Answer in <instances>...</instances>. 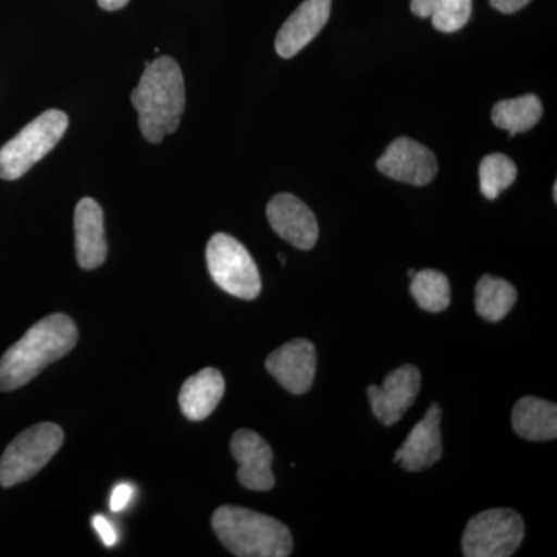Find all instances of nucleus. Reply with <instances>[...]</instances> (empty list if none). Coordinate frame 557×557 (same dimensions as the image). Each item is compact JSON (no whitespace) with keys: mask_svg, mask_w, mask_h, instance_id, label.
Instances as JSON below:
<instances>
[{"mask_svg":"<svg viewBox=\"0 0 557 557\" xmlns=\"http://www.w3.org/2000/svg\"><path fill=\"white\" fill-rule=\"evenodd\" d=\"M317 347L309 339H293L267 358L265 368L289 394L310 391L317 376Z\"/></svg>","mask_w":557,"mask_h":557,"instance_id":"10","label":"nucleus"},{"mask_svg":"<svg viewBox=\"0 0 557 557\" xmlns=\"http://www.w3.org/2000/svg\"><path fill=\"white\" fill-rule=\"evenodd\" d=\"M132 496H134L132 486L127 485V483H120V485L115 486V490H113L112 497H110V509H112L113 512L123 511V509L129 505Z\"/></svg>","mask_w":557,"mask_h":557,"instance_id":"23","label":"nucleus"},{"mask_svg":"<svg viewBox=\"0 0 557 557\" xmlns=\"http://www.w3.org/2000/svg\"><path fill=\"white\" fill-rule=\"evenodd\" d=\"M472 0H442L432 14V25L442 33H456L468 24Z\"/></svg>","mask_w":557,"mask_h":557,"instance_id":"22","label":"nucleus"},{"mask_svg":"<svg viewBox=\"0 0 557 557\" xmlns=\"http://www.w3.org/2000/svg\"><path fill=\"white\" fill-rule=\"evenodd\" d=\"M376 168L387 177L413 186L429 185L438 172L434 153L416 139L406 137L388 145L386 152L376 161Z\"/></svg>","mask_w":557,"mask_h":557,"instance_id":"8","label":"nucleus"},{"mask_svg":"<svg viewBox=\"0 0 557 557\" xmlns=\"http://www.w3.org/2000/svg\"><path fill=\"white\" fill-rule=\"evenodd\" d=\"M416 273H417V271H416V270L410 269V270L408 271V276H409L410 278H412L413 276H416Z\"/></svg>","mask_w":557,"mask_h":557,"instance_id":"29","label":"nucleus"},{"mask_svg":"<svg viewBox=\"0 0 557 557\" xmlns=\"http://www.w3.org/2000/svg\"><path fill=\"white\" fill-rule=\"evenodd\" d=\"M129 0H98V5L106 11H116L124 9Z\"/></svg>","mask_w":557,"mask_h":557,"instance_id":"27","label":"nucleus"},{"mask_svg":"<svg viewBox=\"0 0 557 557\" xmlns=\"http://www.w3.org/2000/svg\"><path fill=\"white\" fill-rule=\"evenodd\" d=\"M225 394V380L218 369L207 368L189 376L180 391V409L190 421L211 416Z\"/></svg>","mask_w":557,"mask_h":557,"instance_id":"16","label":"nucleus"},{"mask_svg":"<svg viewBox=\"0 0 557 557\" xmlns=\"http://www.w3.org/2000/svg\"><path fill=\"white\" fill-rule=\"evenodd\" d=\"M78 329L67 314L40 319L0 358V391H16L47 366L64 358L78 343Z\"/></svg>","mask_w":557,"mask_h":557,"instance_id":"1","label":"nucleus"},{"mask_svg":"<svg viewBox=\"0 0 557 557\" xmlns=\"http://www.w3.org/2000/svg\"><path fill=\"white\" fill-rule=\"evenodd\" d=\"M91 523H94L95 530L100 534L101 541L104 542L106 547H113V545L116 544V541H119L116 531L113 530L112 523H110L104 516H95Z\"/></svg>","mask_w":557,"mask_h":557,"instance_id":"24","label":"nucleus"},{"mask_svg":"<svg viewBox=\"0 0 557 557\" xmlns=\"http://www.w3.org/2000/svg\"><path fill=\"white\" fill-rule=\"evenodd\" d=\"M278 260H281L282 267H285V263H287V258H285L284 255H277Z\"/></svg>","mask_w":557,"mask_h":557,"instance_id":"28","label":"nucleus"},{"mask_svg":"<svg viewBox=\"0 0 557 557\" xmlns=\"http://www.w3.org/2000/svg\"><path fill=\"white\" fill-rule=\"evenodd\" d=\"M442 0H410V10L418 17H431Z\"/></svg>","mask_w":557,"mask_h":557,"instance_id":"25","label":"nucleus"},{"mask_svg":"<svg viewBox=\"0 0 557 557\" xmlns=\"http://www.w3.org/2000/svg\"><path fill=\"white\" fill-rule=\"evenodd\" d=\"M531 0H490L491 7L500 13L512 14L522 10Z\"/></svg>","mask_w":557,"mask_h":557,"instance_id":"26","label":"nucleus"},{"mask_svg":"<svg viewBox=\"0 0 557 557\" xmlns=\"http://www.w3.org/2000/svg\"><path fill=\"white\" fill-rule=\"evenodd\" d=\"M442 408L432 403L424 413L423 420L410 431L408 440L395 453L394 461L401 463L409 472H420L434 467L443 457L442 446Z\"/></svg>","mask_w":557,"mask_h":557,"instance_id":"13","label":"nucleus"},{"mask_svg":"<svg viewBox=\"0 0 557 557\" xmlns=\"http://www.w3.org/2000/svg\"><path fill=\"white\" fill-rule=\"evenodd\" d=\"M518 300V292L508 281L483 276L475 285V310L483 319L497 322L507 317Z\"/></svg>","mask_w":557,"mask_h":557,"instance_id":"19","label":"nucleus"},{"mask_svg":"<svg viewBox=\"0 0 557 557\" xmlns=\"http://www.w3.org/2000/svg\"><path fill=\"white\" fill-rule=\"evenodd\" d=\"M212 530L223 547L239 557H287L293 537L284 523L240 507H220L212 516Z\"/></svg>","mask_w":557,"mask_h":557,"instance_id":"3","label":"nucleus"},{"mask_svg":"<svg viewBox=\"0 0 557 557\" xmlns=\"http://www.w3.org/2000/svg\"><path fill=\"white\" fill-rule=\"evenodd\" d=\"M131 101L138 112L139 131L149 143L157 145L174 134L186 108L185 79L177 61L160 57L146 62Z\"/></svg>","mask_w":557,"mask_h":557,"instance_id":"2","label":"nucleus"},{"mask_svg":"<svg viewBox=\"0 0 557 557\" xmlns=\"http://www.w3.org/2000/svg\"><path fill=\"white\" fill-rule=\"evenodd\" d=\"M69 116L61 110H47L28 123L0 148V178L17 180L53 150L64 137Z\"/></svg>","mask_w":557,"mask_h":557,"instance_id":"4","label":"nucleus"},{"mask_svg":"<svg viewBox=\"0 0 557 557\" xmlns=\"http://www.w3.org/2000/svg\"><path fill=\"white\" fill-rule=\"evenodd\" d=\"M231 454L239 463L237 480L242 486L251 491L273 490L274 479L273 450L258 432L240 429L231 440Z\"/></svg>","mask_w":557,"mask_h":557,"instance_id":"12","label":"nucleus"},{"mask_svg":"<svg viewBox=\"0 0 557 557\" xmlns=\"http://www.w3.org/2000/svg\"><path fill=\"white\" fill-rule=\"evenodd\" d=\"M76 260L81 269L95 270L108 258L104 212L94 199H81L75 209Z\"/></svg>","mask_w":557,"mask_h":557,"instance_id":"15","label":"nucleus"},{"mask_svg":"<svg viewBox=\"0 0 557 557\" xmlns=\"http://www.w3.org/2000/svg\"><path fill=\"white\" fill-rule=\"evenodd\" d=\"M207 262L212 281L236 298L252 300L262 292L258 265L239 240L225 233L211 237Z\"/></svg>","mask_w":557,"mask_h":557,"instance_id":"6","label":"nucleus"},{"mask_svg":"<svg viewBox=\"0 0 557 557\" xmlns=\"http://www.w3.org/2000/svg\"><path fill=\"white\" fill-rule=\"evenodd\" d=\"M480 190L487 200H496L518 178L515 161L504 153H491L480 163Z\"/></svg>","mask_w":557,"mask_h":557,"instance_id":"21","label":"nucleus"},{"mask_svg":"<svg viewBox=\"0 0 557 557\" xmlns=\"http://www.w3.org/2000/svg\"><path fill=\"white\" fill-rule=\"evenodd\" d=\"M512 429L530 442H549L557 437V406L536 397L519 399L512 409Z\"/></svg>","mask_w":557,"mask_h":557,"instance_id":"17","label":"nucleus"},{"mask_svg":"<svg viewBox=\"0 0 557 557\" xmlns=\"http://www.w3.org/2000/svg\"><path fill=\"white\" fill-rule=\"evenodd\" d=\"M410 293L421 309L442 313L450 304L449 278L437 270L417 271L410 282Z\"/></svg>","mask_w":557,"mask_h":557,"instance_id":"20","label":"nucleus"},{"mask_svg":"<svg viewBox=\"0 0 557 557\" xmlns=\"http://www.w3.org/2000/svg\"><path fill=\"white\" fill-rule=\"evenodd\" d=\"M271 228L293 247L311 249L317 245L319 226L317 215L293 194H277L267 207Z\"/></svg>","mask_w":557,"mask_h":557,"instance_id":"11","label":"nucleus"},{"mask_svg":"<svg viewBox=\"0 0 557 557\" xmlns=\"http://www.w3.org/2000/svg\"><path fill=\"white\" fill-rule=\"evenodd\" d=\"M523 537L525 523L519 512L487 509L469 520L461 547L467 557H508L518 552Z\"/></svg>","mask_w":557,"mask_h":557,"instance_id":"7","label":"nucleus"},{"mask_svg":"<svg viewBox=\"0 0 557 557\" xmlns=\"http://www.w3.org/2000/svg\"><path fill=\"white\" fill-rule=\"evenodd\" d=\"M542 102L536 95H523L512 100L498 101L493 109V123L507 131L509 137L531 131L541 121Z\"/></svg>","mask_w":557,"mask_h":557,"instance_id":"18","label":"nucleus"},{"mask_svg":"<svg viewBox=\"0 0 557 557\" xmlns=\"http://www.w3.org/2000/svg\"><path fill=\"white\" fill-rule=\"evenodd\" d=\"M421 373L416 366L405 364L384 379L383 386H370L368 395L373 416L386 426L398 423L420 394Z\"/></svg>","mask_w":557,"mask_h":557,"instance_id":"9","label":"nucleus"},{"mask_svg":"<svg viewBox=\"0 0 557 557\" xmlns=\"http://www.w3.org/2000/svg\"><path fill=\"white\" fill-rule=\"evenodd\" d=\"M332 0H306L299 9L285 21L276 36L278 57H296L304 47L317 38L329 22Z\"/></svg>","mask_w":557,"mask_h":557,"instance_id":"14","label":"nucleus"},{"mask_svg":"<svg viewBox=\"0 0 557 557\" xmlns=\"http://www.w3.org/2000/svg\"><path fill=\"white\" fill-rule=\"evenodd\" d=\"M64 432L53 423L28 428L10 443L0 458V485L10 487L35 478L57 456Z\"/></svg>","mask_w":557,"mask_h":557,"instance_id":"5","label":"nucleus"}]
</instances>
